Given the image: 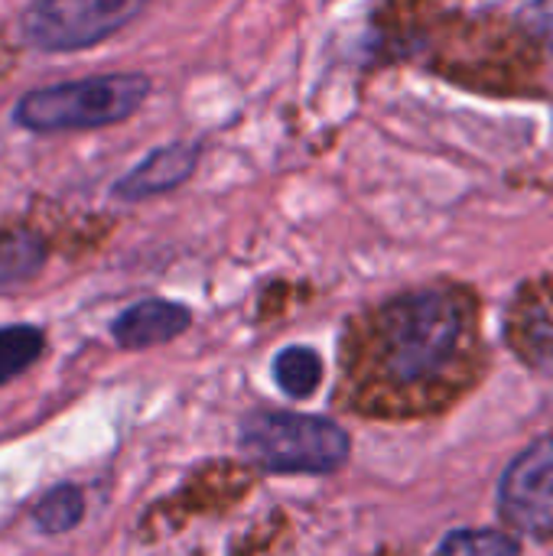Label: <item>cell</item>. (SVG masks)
<instances>
[{"label":"cell","mask_w":553,"mask_h":556,"mask_svg":"<svg viewBox=\"0 0 553 556\" xmlns=\"http://www.w3.org/2000/svg\"><path fill=\"white\" fill-rule=\"evenodd\" d=\"M238 443L257 469L277 476H329L352 453V440L336 420L290 410L248 414L238 427Z\"/></svg>","instance_id":"cell-3"},{"label":"cell","mask_w":553,"mask_h":556,"mask_svg":"<svg viewBox=\"0 0 553 556\" xmlns=\"http://www.w3.org/2000/svg\"><path fill=\"white\" fill-rule=\"evenodd\" d=\"M46 241L29 231V228H16V231H3L0 235V293L20 290L29 280H36V274L46 267Z\"/></svg>","instance_id":"cell-8"},{"label":"cell","mask_w":553,"mask_h":556,"mask_svg":"<svg viewBox=\"0 0 553 556\" xmlns=\"http://www.w3.org/2000/svg\"><path fill=\"white\" fill-rule=\"evenodd\" d=\"M150 88V78L140 72H111L88 75L78 81H59L26 91L13 108V121L33 134L98 130L134 117L147 101Z\"/></svg>","instance_id":"cell-2"},{"label":"cell","mask_w":553,"mask_h":556,"mask_svg":"<svg viewBox=\"0 0 553 556\" xmlns=\"http://www.w3.org/2000/svg\"><path fill=\"white\" fill-rule=\"evenodd\" d=\"M199 156H202L199 143H186V140L156 147L111 186V195L121 202H143V199L166 195L196 173Z\"/></svg>","instance_id":"cell-6"},{"label":"cell","mask_w":553,"mask_h":556,"mask_svg":"<svg viewBox=\"0 0 553 556\" xmlns=\"http://www.w3.org/2000/svg\"><path fill=\"white\" fill-rule=\"evenodd\" d=\"M147 0H33L20 13V39L39 52H78L124 29Z\"/></svg>","instance_id":"cell-4"},{"label":"cell","mask_w":553,"mask_h":556,"mask_svg":"<svg viewBox=\"0 0 553 556\" xmlns=\"http://www.w3.org/2000/svg\"><path fill=\"white\" fill-rule=\"evenodd\" d=\"M192 326V313L183 303L173 300H140L127 309H121L111 323V339L127 352H143L173 342Z\"/></svg>","instance_id":"cell-7"},{"label":"cell","mask_w":553,"mask_h":556,"mask_svg":"<svg viewBox=\"0 0 553 556\" xmlns=\"http://www.w3.org/2000/svg\"><path fill=\"white\" fill-rule=\"evenodd\" d=\"M525 20H528L548 42H553V0H535V3L525 10Z\"/></svg>","instance_id":"cell-13"},{"label":"cell","mask_w":553,"mask_h":556,"mask_svg":"<svg viewBox=\"0 0 553 556\" xmlns=\"http://www.w3.org/2000/svg\"><path fill=\"white\" fill-rule=\"evenodd\" d=\"M29 518L46 538H62L85 521V492L75 482H59L49 492H42Z\"/></svg>","instance_id":"cell-9"},{"label":"cell","mask_w":553,"mask_h":556,"mask_svg":"<svg viewBox=\"0 0 553 556\" xmlns=\"http://www.w3.org/2000/svg\"><path fill=\"white\" fill-rule=\"evenodd\" d=\"M46 352V332L29 323L0 326V384L26 375Z\"/></svg>","instance_id":"cell-11"},{"label":"cell","mask_w":553,"mask_h":556,"mask_svg":"<svg viewBox=\"0 0 553 556\" xmlns=\"http://www.w3.org/2000/svg\"><path fill=\"white\" fill-rule=\"evenodd\" d=\"M274 381L277 388L293 397V401H306L316 394L319 381H323V358L319 352H313L310 345H287L277 352L274 365Z\"/></svg>","instance_id":"cell-10"},{"label":"cell","mask_w":553,"mask_h":556,"mask_svg":"<svg viewBox=\"0 0 553 556\" xmlns=\"http://www.w3.org/2000/svg\"><path fill=\"white\" fill-rule=\"evenodd\" d=\"M521 544L505 534V531H492V528H479V531H453L443 538L440 556H518Z\"/></svg>","instance_id":"cell-12"},{"label":"cell","mask_w":553,"mask_h":556,"mask_svg":"<svg viewBox=\"0 0 553 556\" xmlns=\"http://www.w3.org/2000/svg\"><path fill=\"white\" fill-rule=\"evenodd\" d=\"M502 518L535 541H553V440L521 450L499 482Z\"/></svg>","instance_id":"cell-5"},{"label":"cell","mask_w":553,"mask_h":556,"mask_svg":"<svg viewBox=\"0 0 553 556\" xmlns=\"http://www.w3.org/2000/svg\"><path fill=\"white\" fill-rule=\"evenodd\" d=\"M473 336V300L456 287H424L388 300L372 319V362L401 388L437 381Z\"/></svg>","instance_id":"cell-1"}]
</instances>
